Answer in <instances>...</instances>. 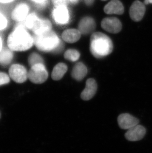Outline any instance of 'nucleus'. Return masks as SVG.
I'll list each match as a JSON object with an SVG mask.
<instances>
[{"mask_svg":"<svg viewBox=\"0 0 152 153\" xmlns=\"http://www.w3.org/2000/svg\"><path fill=\"white\" fill-rule=\"evenodd\" d=\"M6 44L13 52H26L34 46V36L23 23H17L9 33Z\"/></svg>","mask_w":152,"mask_h":153,"instance_id":"nucleus-1","label":"nucleus"},{"mask_svg":"<svg viewBox=\"0 0 152 153\" xmlns=\"http://www.w3.org/2000/svg\"><path fill=\"white\" fill-rule=\"evenodd\" d=\"M113 48L112 41L104 34L95 32L91 36L90 50L95 58L107 56L112 53Z\"/></svg>","mask_w":152,"mask_h":153,"instance_id":"nucleus-2","label":"nucleus"},{"mask_svg":"<svg viewBox=\"0 0 152 153\" xmlns=\"http://www.w3.org/2000/svg\"><path fill=\"white\" fill-rule=\"evenodd\" d=\"M34 36V46L43 52H58L62 48V42L55 32L50 31L46 33Z\"/></svg>","mask_w":152,"mask_h":153,"instance_id":"nucleus-3","label":"nucleus"},{"mask_svg":"<svg viewBox=\"0 0 152 153\" xmlns=\"http://www.w3.org/2000/svg\"><path fill=\"white\" fill-rule=\"evenodd\" d=\"M22 23L34 36L52 31V24L50 20L41 17L35 12H31Z\"/></svg>","mask_w":152,"mask_h":153,"instance_id":"nucleus-4","label":"nucleus"},{"mask_svg":"<svg viewBox=\"0 0 152 153\" xmlns=\"http://www.w3.org/2000/svg\"><path fill=\"white\" fill-rule=\"evenodd\" d=\"M48 78V72L44 63L32 65L28 72V78L32 82L41 84Z\"/></svg>","mask_w":152,"mask_h":153,"instance_id":"nucleus-5","label":"nucleus"},{"mask_svg":"<svg viewBox=\"0 0 152 153\" xmlns=\"http://www.w3.org/2000/svg\"><path fill=\"white\" fill-rule=\"evenodd\" d=\"M31 12L29 4L25 1H21L16 4L12 10L10 17L16 23H22Z\"/></svg>","mask_w":152,"mask_h":153,"instance_id":"nucleus-6","label":"nucleus"},{"mask_svg":"<svg viewBox=\"0 0 152 153\" xmlns=\"http://www.w3.org/2000/svg\"><path fill=\"white\" fill-rule=\"evenodd\" d=\"M9 76L16 82H24L28 78V72L24 65L19 64H13L9 68Z\"/></svg>","mask_w":152,"mask_h":153,"instance_id":"nucleus-7","label":"nucleus"},{"mask_svg":"<svg viewBox=\"0 0 152 153\" xmlns=\"http://www.w3.org/2000/svg\"><path fill=\"white\" fill-rule=\"evenodd\" d=\"M52 18L57 25H65L70 20V13L67 6H55L52 11Z\"/></svg>","mask_w":152,"mask_h":153,"instance_id":"nucleus-8","label":"nucleus"},{"mask_svg":"<svg viewBox=\"0 0 152 153\" xmlns=\"http://www.w3.org/2000/svg\"><path fill=\"white\" fill-rule=\"evenodd\" d=\"M101 26L104 30L112 33H117L122 29V23L116 17H108L102 20Z\"/></svg>","mask_w":152,"mask_h":153,"instance_id":"nucleus-9","label":"nucleus"},{"mask_svg":"<svg viewBox=\"0 0 152 153\" xmlns=\"http://www.w3.org/2000/svg\"><path fill=\"white\" fill-rule=\"evenodd\" d=\"M145 4L139 1H135L131 6L129 14L131 19L135 22L140 21L146 12Z\"/></svg>","mask_w":152,"mask_h":153,"instance_id":"nucleus-10","label":"nucleus"},{"mask_svg":"<svg viewBox=\"0 0 152 153\" xmlns=\"http://www.w3.org/2000/svg\"><path fill=\"white\" fill-rule=\"evenodd\" d=\"M146 132V130L145 127L137 124L128 129L125 137L127 140L131 141H137L143 138Z\"/></svg>","mask_w":152,"mask_h":153,"instance_id":"nucleus-11","label":"nucleus"},{"mask_svg":"<svg viewBox=\"0 0 152 153\" xmlns=\"http://www.w3.org/2000/svg\"><path fill=\"white\" fill-rule=\"evenodd\" d=\"M120 127L123 129H129L139 123V120L128 114H122L118 119Z\"/></svg>","mask_w":152,"mask_h":153,"instance_id":"nucleus-12","label":"nucleus"},{"mask_svg":"<svg viewBox=\"0 0 152 153\" xmlns=\"http://www.w3.org/2000/svg\"><path fill=\"white\" fill-rule=\"evenodd\" d=\"M97 84L93 78H89L86 82V86L81 93V98L85 101H88L93 98L97 90Z\"/></svg>","mask_w":152,"mask_h":153,"instance_id":"nucleus-13","label":"nucleus"},{"mask_svg":"<svg viewBox=\"0 0 152 153\" xmlns=\"http://www.w3.org/2000/svg\"><path fill=\"white\" fill-rule=\"evenodd\" d=\"M96 26L94 20L90 17H85L80 20L79 25V30L81 34L86 35L94 30Z\"/></svg>","mask_w":152,"mask_h":153,"instance_id":"nucleus-14","label":"nucleus"},{"mask_svg":"<svg viewBox=\"0 0 152 153\" xmlns=\"http://www.w3.org/2000/svg\"><path fill=\"white\" fill-rule=\"evenodd\" d=\"M104 10L107 14L122 15L124 12L123 5L119 0H112L105 6Z\"/></svg>","mask_w":152,"mask_h":153,"instance_id":"nucleus-15","label":"nucleus"},{"mask_svg":"<svg viewBox=\"0 0 152 153\" xmlns=\"http://www.w3.org/2000/svg\"><path fill=\"white\" fill-rule=\"evenodd\" d=\"M81 33L79 30L75 29H67L62 34V38L65 42L73 43L79 40Z\"/></svg>","mask_w":152,"mask_h":153,"instance_id":"nucleus-16","label":"nucleus"},{"mask_svg":"<svg viewBox=\"0 0 152 153\" xmlns=\"http://www.w3.org/2000/svg\"><path fill=\"white\" fill-rule=\"evenodd\" d=\"M14 52L9 48H4L0 52V65L7 67L13 61Z\"/></svg>","mask_w":152,"mask_h":153,"instance_id":"nucleus-17","label":"nucleus"},{"mask_svg":"<svg viewBox=\"0 0 152 153\" xmlns=\"http://www.w3.org/2000/svg\"><path fill=\"white\" fill-rule=\"evenodd\" d=\"M88 69L86 65L82 62L76 64L72 70V76L75 79L80 81L86 75Z\"/></svg>","mask_w":152,"mask_h":153,"instance_id":"nucleus-18","label":"nucleus"},{"mask_svg":"<svg viewBox=\"0 0 152 153\" xmlns=\"http://www.w3.org/2000/svg\"><path fill=\"white\" fill-rule=\"evenodd\" d=\"M67 71V67L64 63L57 64L52 71V77L55 80L61 79Z\"/></svg>","mask_w":152,"mask_h":153,"instance_id":"nucleus-19","label":"nucleus"},{"mask_svg":"<svg viewBox=\"0 0 152 153\" xmlns=\"http://www.w3.org/2000/svg\"><path fill=\"white\" fill-rule=\"evenodd\" d=\"M28 62L30 67L36 64L44 63V61L43 58L40 54L37 52H32L29 55L28 58Z\"/></svg>","mask_w":152,"mask_h":153,"instance_id":"nucleus-20","label":"nucleus"},{"mask_svg":"<svg viewBox=\"0 0 152 153\" xmlns=\"http://www.w3.org/2000/svg\"><path fill=\"white\" fill-rule=\"evenodd\" d=\"M80 56V54L76 50H68L64 53L65 58L71 62H76L79 59Z\"/></svg>","mask_w":152,"mask_h":153,"instance_id":"nucleus-21","label":"nucleus"},{"mask_svg":"<svg viewBox=\"0 0 152 153\" xmlns=\"http://www.w3.org/2000/svg\"><path fill=\"white\" fill-rule=\"evenodd\" d=\"M9 25V21L7 16L0 10V32L7 30Z\"/></svg>","mask_w":152,"mask_h":153,"instance_id":"nucleus-22","label":"nucleus"},{"mask_svg":"<svg viewBox=\"0 0 152 153\" xmlns=\"http://www.w3.org/2000/svg\"><path fill=\"white\" fill-rule=\"evenodd\" d=\"M55 6L64 5L67 6L69 4H75L77 3L79 0H52Z\"/></svg>","mask_w":152,"mask_h":153,"instance_id":"nucleus-23","label":"nucleus"},{"mask_svg":"<svg viewBox=\"0 0 152 153\" xmlns=\"http://www.w3.org/2000/svg\"><path fill=\"white\" fill-rule=\"evenodd\" d=\"M30 2L34 4L39 9H43L46 7L48 3V0H28Z\"/></svg>","mask_w":152,"mask_h":153,"instance_id":"nucleus-24","label":"nucleus"},{"mask_svg":"<svg viewBox=\"0 0 152 153\" xmlns=\"http://www.w3.org/2000/svg\"><path fill=\"white\" fill-rule=\"evenodd\" d=\"M10 81V76L3 72H0V86L9 83Z\"/></svg>","mask_w":152,"mask_h":153,"instance_id":"nucleus-25","label":"nucleus"},{"mask_svg":"<svg viewBox=\"0 0 152 153\" xmlns=\"http://www.w3.org/2000/svg\"><path fill=\"white\" fill-rule=\"evenodd\" d=\"M15 0H0V4H9L13 3Z\"/></svg>","mask_w":152,"mask_h":153,"instance_id":"nucleus-26","label":"nucleus"},{"mask_svg":"<svg viewBox=\"0 0 152 153\" xmlns=\"http://www.w3.org/2000/svg\"><path fill=\"white\" fill-rule=\"evenodd\" d=\"M4 42L3 37H2L1 34L0 33V52L4 48Z\"/></svg>","mask_w":152,"mask_h":153,"instance_id":"nucleus-27","label":"nucleus"},{"mask_svg":"<svg viewBox=\"0 0 152 153\" xmlns=\"http://www.w3.org/2000/svg\"><path fill=\"white\" fill-rule=\"evenodd\" d=\"M94 0H85V3L88 6H91L93 3Z\"/></svg>","mask_w":152,"mask_h":153,"instance_id":"nucleus-28","label":"nucleus"},{"mask_svg":"<svg viewBox=\"0 0 152 153\" xmlns=\"http://www.w3.org/2000/svg\"><path fill=\"white\" fill-rule=\"evenodd\" d=\"M144 4H152V0H145Z\"/></svg>","mask_w":152,"mask_h":153,"instance_id":"nucleus-29","label":"nucleus"},{"mask_svg":"<svg viewBox=\"0 0 152 153\" xmlns=\"http://www.w3.org/2000/svg\"><path fill=\"white\" fill-rule=\"evenodd\" d=\"M102 1H106V0H102Z\"/></svg>","mask_w":152,"mask_h":153,"instance_id":"nucleus-30","label":"nucleus"}]
</instances>
